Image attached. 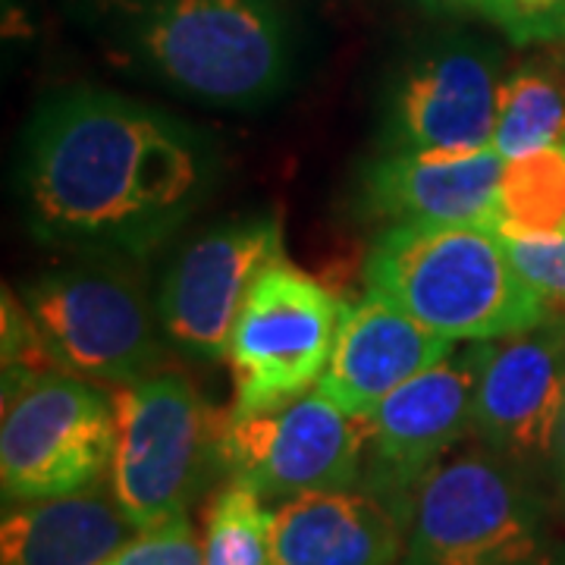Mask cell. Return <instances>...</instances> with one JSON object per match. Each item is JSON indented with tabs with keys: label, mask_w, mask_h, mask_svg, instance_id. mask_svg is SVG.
Instances as JSON below:
<instances>
[{
	"label": "cell",
	"mask_w": 565,
	"mask_h": 565,
	"mask_svg": "<svg viewBox=\"0 0 565 565\" xmlns=\"http://www.w3.org/2000/svg\"><path fill=\"white\" fill-rule=\"evenodd\" d=\"M478 371L481 343H468L390 393L364 418L362 487L396 505L405 522L418 484L471 434Z\"/></svg>",
	"instance_id": "cell-11"
},
{
	"label": "cell",
	"mask_w": 565,
	"mask_h": 565,
	"mask_svg": "<svg viewBox=\"0 0 565 565\" xmlns=\"http://www.w3.org/2000/svg\"><path fill=\"white\" fill-rule=\"evenodd\" d=\"M553 475H556V487H559V497L565 503V408L563 418H559V430H556V444H553Z\"/></svg>",
	"instance_id": "cell-25"
},
{
	"label": "cell",
	"mask_w": 565,
	"mask_h": 565,
	"mask_svg": "<svg viewBox=\"0 0 565 565\" xmlns=\"http://www.w3.org/2000/svg\"><path fill=\"white\" fill-rule=\"evenodd\" d=\"M114 399L70 371H41L3 393L0 484L32 503L102 484L114 459Z\"/></svg>",
	"instance_id": "cell-8"
},
{
	"label": "cell",
	"mask_w": 565,
	"mask_h": 565,
	"mask_svg": "<svg viewBox=\"0 0 565 565\" xmlns=\"http://www.w3.org/2000/svg\"><path fill=\"white\" fill-rule=\"evenodd\" d=\"M214 185L207 141L117 92L73 88L25 129L20 195L44 243L141 258L195 214Z\"/></svg>",
	"instance_id": "cell-1"
},
{
	"label": "cell",
	"mask_w": 565,
	"mask_h": 565,
	"mask_svg": "<svg viewBox=\"0 0 565 565\" xmlns=\"http://www.w3.org/2000/svg\"><path fill=\"white\" fill-rule=\"evenodd\" d=\"M503 158L471 151H384L364 173V207L390 223H481L500 230Z\"/></svg>",
	"instance_id": "cell-15"
},
{
	"label": "cell",
	"mask_w": 565,
	"mask_h": 565,
	"mask_svg": "<svg viewBox=\"0 0 565 565\" xmlns=\"http://www.w3.org/2000/svg\"><path fill=\"white\" fill-rule=\"evenodd\" d=\"M110 61L189 102L248 110L292 73L282 0H79Z\"/></svg>",
	"instance_id": "cell-2"
},
{
	"label": "cell",
	"mask_w": 565,
	"mask_h": 565,
	"mask_svg": "<svg viewBox=\"0 0 565 565\" xmlns=\"http://www.w3.org/2000/svg\"><path fill=\"white\" fill-rule=\"evenodd\" d=\"M505 236L509 255L525 280L541 292L553 311L565 315V233L559 236Z\"/></svg>",
	"instance_id": "cell-23"
},
{
	"label": "cell",
	"mask_w": 565,
	"mask_h": 565,
	"mask_svg": "<svg viewBox=\"0 0 565 565\" xmlns=\"http://www.w3.org/2000/svg\"><path fill=\"white\" fill-rule=\"evenodd\" d=\"M110 490L136 531L163 525L223 475V427L204 396L177 371H154L114 393Z\"/></svg>",
	"instance_id": "cell-5"
},
{
	"label": "cell",
	"mask_w": 565,
	"mask_h": 565,
	"mask_svg": "<svg viewBox=\"0 0 565 565\" xmlns=\"http://www.w3.org/2000/svg\"><path fill=\"white\" fill-rule=\"evenodd\" d=\"M274 509L252 487L230 481L204 512V565H270Z\"/></svg>",
	"instance_id": "cell-20"
},
{
	"label": "cell",
	"mask_w": 565,
	"mask_h": 565,
	"mask_svg": "<svg viewBox=\"0 0 565 565\" xmlns=\"http://www.w3.org/2000/svg\"><path fill=\"white\" fill-rule=\"evenodd\" d=\"M22 305L61 371L132 384L163 367L167 333L139 267L126 255L82 252L22 289Z\"/></svg>",
	"instance_id": "cell-4"
},
{
	"label": "cell",
	"mask_w": 565,
	"mask_h": 565,
	"mask_svg": "<svg viewBox=\"0 0 565 565\" xmlns=\"http://www.w3.org/2000/svg\"><path fill=\"white\" fill-rule=\"evenodd\" d=\"M377 292L452 343H487L546 321L553 308L481 223H390L364 258Z\"/></svg>",
	"instance_id": "cell-3"
},
{
	"label": "cell",
	"mask_w": 565,
	"mask_h": 565,
	"mask_svg": "<svg viewBox=\"0 0 565 565\" xmlns=\"http://www.w3.org/2000/svg\"><path fill=\"white\" fill-rule=\"evenodd\" d=\"M500 54L471 35H440L418 47L390 85L386 151L493 148Z\"/></svg>",
	"instance_id": "cell-12"
},
{
	"label": "cell",
	"mask_w": 565,
	"mask_h": 565,
	"mask_svg": "<svg viewBox=\"0 0 565 565\" xmlns=\"http://www.w3.org/2000/svg\"><path fill=\"white\" fill-rule=\"evenodd\" d=\"M500 233L559 236L565 233V145H550L503 163Z\"/></svg>",
	"instance_id": "cell-19"
},
{
	"label": "cell",
	"mask_w": 565,
	"mask_h": 565,
	"mask_svg": "<svg viewBox=\"0 0 565 565\" xmlns=\"http://www.w3.org/2000/svg\"><path fill=\"white\" fill-rule=\"evenodd\" d=\"M456 349L459 343L415 321L396 302L364 292V299L345 305L318 390L349 415L367 418L390 393L449 359Z\"/></svg>",
	"instance_id": "cell-14"
},
{
	"label": "cell",
	"mask_w": 565,
	"mask_h": 565,
	"mask_svg": "<svg viewBox=\"0 0 565 565\" xmlns=\"http://www.w3.org/2000/svg\"><path fill=\"white\" fill-rule=\"evenodd\" d=\"M364 418L343 412L315 386L302 399L223 427V475L262 500L362 484Z\"/></svg>",
	"instance_id": "cell-10"
},
{
	"label": "cell",
	"mask_w": 565,
	"mask_h": 565,
	"mask_svg": "<svg viewBox=\"0 0 565 565\" xmlns=\"http://www.w3.org/2000/svg\"><path fill=\"white\" fill-rule=\"evenodd\" d=\"M104 565H204L202 537L185 515L139 531Z\"/></svg>",
	"instance_id": "cell-22"
},
{
	"label": "cell",
	"mask_w": 565,
	"mask_h": 565,
	"mask_svg": "<svg viewBox=\"0 0 565 565\" xmlns=\"http://www.w3.org/2000/svg\"><path fill=\"white\" fill-rule=\"evenodd\" d=\"M550 145H565V44H546L500 82L493 151L512 161Z\"/></svg>",
	"instance_id": "cell-18"
},
{
	"label": "cell",
	"mask_w": 565,
	"mask_h": 565,
	"mask_svg": "<svg viewBox=\"0 0 565 565\" xmlns=\"http://www.w3.org/2000/svg\"><path fill=\"white\" fill-rule=\"evenodd\" d=\"M534 475L487 446L444 459L408 509L399 565H527L546 550Z\"/></svg>",
	"instance_id": "cell-6"
},
{
	"label": "cell",
	"mask_w": 565,
	"mask_h": 565,
	"mask_svg": "<svg viewBox=\"0 0 565 565\" xmlns=\"http://www.w3.org/2000/svg\"><path fill=\"white\" fill-rule=\"evenodd\" d=\"M340 302L321 280L286 258L248 289L226 364L233 371L230 418H255L302 399L321 384L343 323Z\"/></svg>",
	"instance_id": "cell-7"
},
{
	"label": "cell",
	"mask_w": 565,
	"mask_h": 565,
	"mask_svg": "<svg viewBox=\"0 0 565 565\" xmlns=\"http://www.w3.org/2000/svg\"><path fill=\"white\" fill-rule=\"evenodd\" d=\"M481 17L515 47L565 44V0H484Z\"/></svg>",
	"instance_id": "cell-21"
},
{
	"label": "cell",
	"mask_w": 565,
	"mask_h": 565,
	"mask_svg": "<svg viewBox=\"0 0 565 565\" xmlns=\"http://www.w3.org/2000/svg\"><path fill=\"white\" fill-rule=\"evenodd\" d=\"M434 13H449V17H465V13H481L484 0H422Z\"/></svg>",
	"instance_id": "cell-24"
},
{
	"label": "cell",
	"mask_w": 565,
	"mask_h": 565,
	"mask_svg": "<svg viewBox=\"0 0 565 565\" xmlns=\"http://www.w3.org/2000/svg\"><path fill=\"white\" fill-rule=\"evenodd\" d=\"M565 408V315L481 343L471 434L490 452L537 475L553 462Z\"/></svg>",
	"instance_id": "cell-13"
},
{
	"label": "cell",
	"mask_w": 565,
	"mask_h": 565,
	"mask_svg": "<svg viewBox=\"0 0 565 565\" xmlns=\"http://www.w3.org/2000/svg\"><path fill=\"white\" fill-rule=\"evenodd\" d=\"M405 515L367 487L289 497L274 509L270 565H396Z\"/></svg>",
	"instance_id": "cell-16"
},
{
	"label": "cell",
	"mask_w": 565,
	"mask_h": 565,
	"mask_svg": "<svg viewBox=\"0 0 565 565\" xmlns=\"http://www.w3.org/2000/svg\"><path fill=\"white\" fill-rule=\"evenodd\" d=\"M527 565H565V550H544L537 559H531Z\"/></svg>",
	"instance_id": "cell-26"
},
{
	"label": "cell",
	"mask_w": 565,
	"mask_h": 565,
	"mask_svg": "<svg viewBox=\"0 0 565 565\" xmlns=\"http://www.w3.org/2000/svg\"><path fill=\"white\" fill-rule=\"evenodd\" d=\"M280 258L282 226L267 214L223 221L182 245L154 292L170 345L192 362H226L248 289Z\"/></svg>",
	"instance_id": "cell-9"
},
{
	"label": "cell",
	"mask_w": 565,
	"mask_h": 565,
	"mask_svg": "<svg viewBox=\"0 0 565 565\" xmlns=\"http://www.w3.org/2000/svg\"><path fill=\"white\" fill-rule=\"evenodd\" d=\"M136 534L102 481L63 497L7 503L0 565H104Z\"/></svg>",
	"instance_id": "cell-17"
}]
</instances>
